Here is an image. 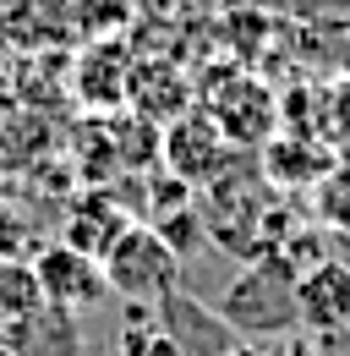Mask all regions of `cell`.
<instances>
[{
	"instance_id": "cell-1",
	"label": "cell",
	"mask_w": 350,
	"mask_h": 356,
	"mask_svg": "<svg viewBox=\"0 0 350 356\" xmlns=\"http://www.w3.org/2000/svg\"><path fill=\"white\" fill-rule=\"evenodd\" d=\"M296 274H301V268L285 258V247L252 252V258L241 264V274L224 285L219 318H224L241 340H274V334L301 329V312H296Z\"/></svg>"
},
{
	"instance_id": "cell-2",
	"label": "cell",
	"mask_w": 350,
	"mask_h": 356,
	"mask_svg": "<svg viewBox=\"0 0 350 356\" xmlns=\"http://www.w3.org/2000/svg\"><path fill=\"white\" fill-rule=\"evenodd\" d=\"M99 264L110 280V296H121V302H159V296L181 291V252L148 220L126 225V236Z\"/></svg>"
},
{
	"instance_id": "cell-3",
	"label": "cell",
	"mask_w": 350,
	"mask_h": 356,
	"mask_svg": "<svg viewBox=\"0 0 350 356\" xmlns=\"http://www.w3.org/2000/svg\"><path fill=\"white\" fill-rule=\"evenodd\" d=\"M230 159H235V143L219 132V121L203 110V104H192L186 115H175L165 137H159V165L181 176L186 186H208L230 170Z\"/></svg>"
},
{
	"instance_id": "cell-4",
	"label": "cell",
	"mask_w": 350,
	"mask_h": 356,
	"mask_svg": "<svg viewBox=\"0 0 350 356\" xmlns=\"http://www.w3.org/2000/svg\"><path fill=\"white\" fill-rule=\"evenodd\" d=\"M296 312L301 329L317 340H345L350 329V264L345 258H317L296 274Z\"/></svg>"
},
{
	"instance_id": "cell-5",
	"label": "cell",
	"mask_w": 350,
	"mask_h": 356,
	"mask_svg": "<svg viewBox=\"0 0 350 356\" xmlns=\"http://www.w3.org/2000/svg\"><path fill=\"white\" fill-rule=\"evenodd\" d=\"M33 268H39V285H44V302L55 307H72V312H88L110 296V280H104V264L88 258L77 247H66L60 236L33 252Z\"/></svg>"
},
{
	"instance_id": "cell-6",
	"label": "cell",
	"mask_w": 350,
	"mask_h": 356,
	"mask_svg": "<svg viewBox=\"0 0 350 356\" xmlns=\"http://www.w3.org/2000/svg\"><path fill=\"white\" fill-rule=\"evenodd\" d=\"M153 312H159V323H165V334H170L175 356H230L235 346H241V334L219 318V307L197 302L192 291H170V296H159Z\"/></svg>"
},
{
	"instance_id": "cell-7",
	"label": "cell",
	"mask_w": 350,
	"mask_h": 356,
	"mask_svg": "<svg viewBox=\"0 0 350 356\" xmlns=\"http://www.w3.org/2000/svg\"><path fill=\"white\" fill-rule=\"evenodd\" d=\"M203 110L219 121V132L230 137L235 148H252L262 137H274V99H268V88L252 83V77H230V88L208 93Z\"/></svg>"
},
{
	"instance_id": "cell-8",
	"label": "cell",
	"mask_w": 350,
	"mask_h": 356,
	"mask_svg": "<svg viewBox=\"0 0 350 356\" xmlns=\"http://www.w3.org/2000/svg\"><path fill=\"white\" fill-rule=\"evenodd\" d=\"M77 318H83V312L44 302V307H33L28 318H17L11 329H0V340L17 356H83V323H77Z\"/></svg>"
},
{
	"instance_id": "cell-9",
	"label": "cell",
	"mask_w": 350,
	"mask_h": 356,
	"mask_svg": "<svg viewBox=\"0 0 350 356\" xmlns=\"http://www.w3.org/2000/svg\"><path fill=\"white\" fill-rule=\"evenodd\" d=\"M126 225H137V220H131L110 192H88V197H77V203L66 209V220H60V241L77 247V252H88V258H104V252L126 236Z\"/></svg>"
},
{
	"instance_id": "cell-10",
	"label": "cell",
	"mask_w": 350,
	"mask_h": 356,
	"mask_svg": "<svg viewBox=\"0 0 350 356\" xmlns=\"http://www.w3.org/2000/svg\"><path fill=\"white\" fill-rule=\"evenodd\" d=\"M126 104L142 115V121L170 127L175 115H186V110H192V83L175 72L170 60H142V66H131Z\"/></svg>"
},
{
	"instance_id": "cell-11",
	"label": "cell",
	"mask_w": 350,
	"mask_h": 356,
	"mask_svg": "<svg viewBox=\"0 0 350 356\" xmlns=\"http://www.w3.org/2000/svg\"><path fill=\"white\" fill-rule=\"evenodd\" d=\"M33 307H44V285H39L33 258H0V329H11Z\"/></svg>"
},
{
	"instance_id": "cell-12",
	"label": "cell",
	"mask_w": 350,
	"mask_h": 356,
	"mask_svg": "<svg viewBox=\"0 0 350 356\" xmlns=\"http://www.w3.org/2000/svg\"><path fill=\"white\" fill-rule=\"evenodd\" d=\"M22 241H28V230L0 209V258H22Z\"/></svg>"
},
{
	"instance_id": "cell-13",
	"label": "cell",
	"mask_w": 350,
	"mask_h": 356,
	"mask_svg": "<svg viewBox=\"0 0 350 356\" xmlns=\"http://www.w3.org/2000/svg\"><path fill=\"white\" fill-rule=\"evenodd\" d=\"M230 356H285V351H274V346H247V340H241Z\"/></svg>"
},
{
	"instance_id": "cell-14",
	"label": "cell",
	"mask_w": 350,
	"mask_h": 356,
	"mask_svg": "<svg viewBox=\"0 0 350 356\" xmlns=\"http://www.w3.org/2000/svg\"><path fill=\"white\" fill-rule=\"evenodd\" d=\"M285 356H328V351H323V340H317V346H306V340H301V346H290Z\"/></svg>"
},
{
	"instance_id": "cell-15",
	"label": "cell",
	"mask_w": 350,
	"mask_h": 356,
	"mask_svg": "<svg viewBox=\"0 0 350 356\" xmlns=\"http://www.w3.org/2000/svg\"><path fill=\"white\" fill-rule=\"evenodd\" d=\"M0 356H17V351H11V346H6V340H0Z\"/></svg>"
},
{
	"instance_id": "cell-16",
	"label": "cell",
	"mask_w": 350,
	"mask_h": 356,
	"mask_svg": "<svg viewBox=\"0 0 350 356\" xmlns=\"http://www.w3.org/2000/svg\"><path fill=\"white\" fill-rule=\"evenodd\" d=\"M345 346H350V329H345Z\"/></svg>"
}]
</instances>
